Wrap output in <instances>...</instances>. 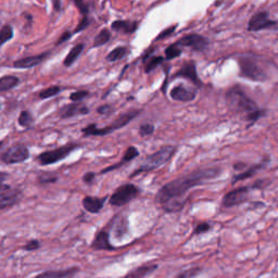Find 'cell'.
Here are the masks:
<instances>
[{
    "instance_id": "obj_1",
    "label": "cell",
    "mask_w": 278,
    "mask_h": 278,
    "mask_svg": "<svg viewBox=\"0 0 278 278\" xmlns=\"http://www.w3.org/2000/svg\"><path fill=\"white\" fill-rule=\"evenodd\" d=\"M220 173L218 167L201 168L175 179L159 189L156 202L167 213L179 212L186 204V195L190 189L216 179Z\"/></svg>"
},
{
    "instance_id": "obj_2",
    "label": "cell",
    "mask_w": 278,
    "mask_h": 278,
    "mask_svg": "<svg viewBox=\"0 0 278 278\" xmlns=\"http://www.w3.org/2000/svg\"><path fill=\"white\" fill-rule=\"evenodd\" d=\"M227 100L229 106L235 111L245 113L249 121L254 122L261 117V111L258 106L250 98L247 97L242 90L237 88L230 89L227 94Z\"/></svg>"
},
{
    "instance_id": "obj_3",
    "label": "cell",
    "mask_w": 278,
    "mask_h": 278,
    "mask_svg": "<svg viewBox=\"0 0 278 278\" xmlns=\"http://www.w3.org/2000/svg\"><path fill=\"white\" fill-rule=\"evenodd\" d=\"M176 152V147L174 146H164L162 147L161 149L156 151L154 153L150 154V156L147 157L143 163L137 167L136 171H134L130 175V177L137 176L142 173L151 172L157 169L158 167L164 165L166 162L172 159Z\"/></svg>"
},
{
    "instance_id": "obj_4",
    "label": "cell",
    "mask_w": 278,
    "mask_h": 278,
    "mask_svg": "<svg viewBox=\"0 0 278 278\" xmlns=\"http://www.w3.org/2000/svg\"><path fill=\"white\" fill-rule=\"evenodd\" d=\"M139 114H141V111H139V110H132V111L120 115V118H118L117 120L113 121L111 124L107 125L106 127L98 128L96 124H90L87 127L83 128L82 133L84 134L85 137H88V136H107V135H109V134L115 132V130L125 127L134 119H136Z\"/></svg>"
},
{
    "instance_id": "obj_5",
    "label": "cell",
    "mask_w": 278,
    "mask_h": 278,
    "mask_svg": "<svg viewBox=\"0 0 278 278\" xmlns=\"http://www.w3.org/2000/svg\"><path fill=\"white\" fill-rule=\"evenodd\" d=\"M240 75L252 81L262 82L268 79V72L263 60L258 57H242L239 59Z\"/></svg>"
},
{
    "instance_id": "obj_6",
    "label": "cell",
    "mask_w": 278,
    "mask_h": 278,
    "mask_svg": "<svg viewBox=\"0 0 278 278\" xmlns=\"http://www.w3.org/2000/svg\"><path fill=\"white\" fill-rule=\"evenodd\" d=\"M79 148H81V146L79 144H68L65 146H61L59 148H56L53 150L44 151L37 157V162L43 166L55 164L60 161L64 160L74 150Z\"/></svg>"
},
{
    "instance_id": "obj_7",
    "label": "cell",
    "mask_w": 278,
    "mask_h": 278,
    "mask_svg": "<svg viewBox=\"0 0 278 278\" xmlns=\"http://www.w3.org/2000/svg\"><path fill=\"white\" fill-rule=\"evenodd\" d=\"M139 194H141V190L134 184H124L121 185L120 187L115 189V191L109 198V203L112 206L121 207L132 202L135 200Z\"/></svg>"
},
{
    "instance_id": "obj_8",
    "label": "cell",
    "mask_w": 278,
    "mask_h": 278,
    "mask_svg": "<svg viewBox=\"0 0 278 278\" xmlns=\"http://www.w3.org/2000/svg\"><path fill=\"white\" fill-rule=\"evenodd\" d=\"M29 159V150L25 145L17 144L6 149L0 154V160L5 164H19Z\"/></svg>"
},
{
    "instance_id": "obj_9",
    "label": "cell",
    "mask_w": 278,
    "mask_h": 278,
    "mask_svg": "<svg viewBox=\"0 0 278 278\" xmlns=\"http://www.w3.org/2000/svg\"><path fill=\"white\" fill-rule=\"evenodd\" d=\"M254 189L253 186H244L236 189L230 190L229 192L223 197L222 205L226 208L237 206L244 202H247L249 199L250 191Z\"/></svg>"
},
{
    "instance_id": "obj_10",
    "label": "cell",
    "mask_w": 278,
    "mask_h": 278,
    "mask_svg": "<svg viewBox=\"0 0 278 278\" xmlns=\"http://www.w3.org/2000/svg\"><path fill=\"white\" fill-rule=\"evenodd\" d=\"M23 194L18 188H13L10 185L5 184L4 188L0 190V211L8 210L20 203Z\"/></svg>"
},
{
    "instance_id": "obj_11",
    "label": "cell",
    "mask_w": 278,
    "mask_h": 278,
    "mask_svg": "<svg viewBox=\"0 0 278 278\" xmlns=\"http://www.w3.org/2000/svg\"><path fill=\"white\" fill-rule=\"evenodd\" d=\"M108 228L114 234L115 238H122L128 234L129 222L125 215H115L113 219L108 223ZM109 231V233H110Z\"/></svg>"
},
{
    "instance_id": "obj_12",
    "label": "cell",
    "mask_w": 278,
    "mask_h": 278,
    "mask_svg": "<svg viewBox=\"0 0 278 278\" xmlns=\"http://www.w3.org/2000/svg\"><path fill=\"white\" fill-rule=\"evenodd\" d=\"M90 247L95 251H113L117 249L110 242V233L105 229L97 231Z\"/></svg>"
},
{
    "instance_id": "obj_13",
    "label": "cell",
    "mask_w": 278,
    "mask_h": 278,
    "mask_svg": "<svg viewBox=\"0 0 278 278\" xmlns=\"http://www.w3.org/2000/svg\"><path fill=\"white\" fill-rule=\"evenodd\" d=\"M277 25V22L269 19L268 14L266 12H259L258 14L251 18L248 24V29L252 32H257V30L269 28Z\"/></svg>"
},
{
    "instance_id": "obj_14",
    "label": "cell",
    "mask_w": 278,
    "mask_h": 278,
    "mask_svg": "<svg viewBox=\"0 0 278 278\" xmlns=\"http://www.w3.org/2000/svg\"><path fill=\"white\" fill-rule=\"evenodd\" d=\"M177 46H185V47H190L196 51H202L207 47V41L204 37L197 35V34H191L183 37L177 43H175Z\"/></svg>"
},
{
    "instance_id": "obj_15",
    "label": "cell",
    "mask_w": 278,
    "mask_h": 278,
    "mask_svg": "<svg viewBox=\"0 0 278 278\" xmlns=\"http://www.w3.org/2000/svg\"><path fill=\"white\" fill-rule=\"evenodd\" d=\"M89 113V109L80 102H72L65 105L59 110V117L61 119H70L77 117V115H86Z\"/></svg>"
},
{
    "instance_id": "obj_16",
    "label": "cell",
    "mask_w": 278,
    "mask_h": 278,
    "mask_svg": "<svg viewBox=\"0 0 278 278\" xmlns=\"http://www.w3.org/2000/svg\"><path fill=\"white\" fill-rule=\"evenodd\" d=\"M50 55V52H44L41 53V55L37 56H30V57H25V58H21L15 60L12 66L14 68H30V67H35L37 65H40L42 62L48 58Z\"/></svg>"
},
{
    "instance_id": "obj_17",
    "label": "cell",
    "mask_w": 278,
    "mask_h": 278,
    "mask_svg": "<svg viewBox=\"0 0 278 278\" xmlns=\"http://www.w3.org/2000/svg\"><path fill=\"white\" fill-rule=\"evenodd\" d=\"M108 199H109V197H107V196L102 197V198L86 196L83 198L82 204L87 212H89L91 214H98L103 208Z\"/></svg>"
},
{
    "instance_id": "obj_18",
    "label": "cell",
    "mask_w": 278,
    "mask_h": 278,
    "mask_svg": "<svg viewBox=\"0 0 278 278\" xmlns=\"http://www.w3.org/2000/svg\"><path fill=\"white\" fill-rule=\"evenodd\" d=\"M80 273V267L73 266L64 269H53L36 275L34 278H74Z\"/></svg>"
},
{
    "instance_id": "obj_19",
    "label": "cell",
    "mask_w": 278,
    "mask_h": 278,
    "mask_svg": "<svg viewBox=\"0 0 278 278\" xmlns=\"http://www.w3.org/2000/svg\"><path fill=\"white\" fill-rule=\"evenodd\" d=\"M197 95V92L194 89H190L185 87L184 85H179V86H175L171 92H169V96L173 100H176V101H191L194 100Z\"/></svg>"
},
{
    "instance_id": "obj_20",
    "label": "cell",
    "mask_w": 278,
    "mask_h": 278,
    "mask_svg": "<svg viewBox=\"0 0 278 278\" xmlns=\"http://www.w3.org/2000/svg\"><path fill=\"white\" fill-rule=\"evenodd\" d=\"M138 156H139L138 149L136 148V147H134V146H130V147H128V148L126 149L124 156H123V158L121 159V161L119 162V163L106 167L105 169H102V171H101V174H107V173H109V172L115 171V169L122 167L123 165H125L126 163H128V162H130L132 160L136 159Z\"/></svg>"
},
{
    "instance_id": "obj_21",
    "label": "cell",
    "mask_w": 278,
    "mask_h": 278,
    "mask_svg": "<svg viewBox=\"0 0 278 278\" xmlns=\"http://www.w3.org/2000/svg\"><path fill=\"white\" fill-rule=\"evenodd\" d=\"M158 268V264H146L139 267H136L132 271H129L124 277L122 278H146L151 275L153 272H156Z\"/></svg>"
},
{
    "instance_id": "obj_22",
    "label": "cell",
    "mask_w": 278,
    "mask_h": 278,
    "mask_svg": "<svg viewBox=\"0 0 278 278\" xmlns=\"http://www.w3.org/2000/svg\"><path fill=\"white\" fill-rule=\"evenodd\" d=\"M137 21H124V20H117L111 24V28L124 34H133L138 28Z\"/></svg>"
},
{
    "instance_id": "obj_23",
    "label": "cell",
    "mask_w": 278,
    "mask_h": 278,
    "mask_svg": "<svg viewBox=\"0 0 278 278\" xmlns=\"http://www.w3.org/2000/svg\"><path fill=\"white\" fill-rule=\"evenodd\" d=\"M176 77H185V79H188L190 80L191 82H194L195 84L199 85L200 83V80L199 77L197 75V71H196V65L194 62H189V63H186L185 64L179 72L176 73L175 75Z\"/></svg>"
},
{
    "instance_id": "obj_24",
    "label": "cell",
    "mask_w": 278,
    "mask_h": 278,
    "mask_svg": "<svg viewBox=\"0 0 278 278\" xmlns=\"http://www.w3.org/2000/svg\"><path fill=\"white\" fill-rule=\"evenodd\" d=\"M20 84V79L14 75H6L0 77V92L11 90Z\"/></svg>"
},
{
    "instance_id": "obj_25",
    "label": "cell",
    "mask_w": 278,
    "mask_h": 278,
    "mask_svg": "<svg viewBox=\"0 0 278 278\" xmlns=\"http://www.w3.org/2000/svg\"><path fill=\"white\" fill-rule=\"evenodd\" d=\"M84 48H85L84 44L75 45L74 47L71 50H70V52L67 53V56L65 57V59L63 61V65L66 66V67L71 66L75 62V61L79 59V57L81 56V53L83 52Z\"/></svg>"
},
{
    "instance_id": "obj_26",
    "label": "cell",
    "mask_w": 278,
    "mask_h": 278,
    "mask_svg": "<svg viewBox=\"0 0 278 278\" xmlns=\"http://www.w3.org/2000/svg\"><path fill=\"white\" fill-rule=\"evenodd\" d=\"M263 166H264V164H262V163L252 165L251 167H249L248 169H246V171L241 172L240 174L235 175L233 177V180H231V184H235V183H238V182H240V181L250 179V177H252L253 175H256V173L259 171V169H261Z\"/></svg>"
},
{
    "instance_id": "obj_27",
    "label": "cell",
    "mask_w": 278,
    "mask_h": 278,
    "mask_svg": "<svg viewBox=\"0 0 278 278\" xmlns=\"http://www.w3.org/2000/svg\"><path fill=\"white\" fill-rule=\"evenodd\" d=\"M128 55V48L124 46H119V47L114 48L109 55L107 56V60L109 62H117L119 60L124 59Z\"/></svg>"
},
{
    "instance_id": "obj_28",
    "label": "cell",
    "mask_w": 278,
    "mask_h": 278,
    "mask_svg": "<svg viewBox=\"0 0 278 278\" xmlns=\"http://www.w3.org/2000/svg\"><path fill=\"white\" fill-rule=\"evenodd\" d=\"M111 40V32L108 28H103L101 32H100L94 40V45H92V47L97 48L100 47V46H103L106 44H108Z\"/></svg>"
},
{
    "instance_id": "obj_29",
    "label": "cell",
    "mask_w": 278,
    "mask_h": 278,
    "mask_svg": "<svg viewBox=\"0 0 278 278\" xmlns=\"http://www.w3.org/2000/svg\"><path fill=\"white\" fill-rule=\"evenodd\" d=\"M13 37V28L11 25L6 24L0 29V47H2L3 45H5L6 43L9 42L10 40H12Z\"/></svg>"
},
{
    "instance_id": "obj_30",
    "label": "cell",
    "mask_w": 278,
    "mask_h": 278,
    "mask_svg": "<svg viewBox=\"0 0 278 278\" xmlns=\"http://www.w3.org/2000/svg\"><path fill=\"white\" fill-rule=\"evenodd\" d=\"M18 122L20 126L22 127H25V128H28L30 125L33 124V117L32 114H30L28 111H22L19 115V119H18Z\"/></svg>"
},
{
    "instance_id": "obj_31",
    "label": "cell",
    "mask_w": 278,
    "mask_h": 278,
    "mask_svg": "<svg viewBox=\"0 0 278 278\" xmlns=\"http://www.w3.org/2000/svg\"><path fill=\"white\" fill-rule=\"evenodd\" d=\"M61 90H62V88H61L60 86H51L48 88H45L40 92V98L41 99H48L51 97H55L58 94H60Z\"/></svg>"
},
{
    "instance_id": "obj_32",
    "label": "cell",
    "mask_w": 278,
    "mask_h": 278,
    "mask_svg": "<svg viewBox=\"0 0 278 278\" xmlns=\"http://www.w3.org/2000/svg\"><path fill=\"white\" fill-rule=\"evenodd\" d=\"M201 272H202L201 267H191L188 269H185V271L181 272L180 274H177L175 278H195Z\"/></svg>"
},
{
    "instance_id": "obj_33",
    "label": "cell",
    "mask_w": 278,
    "mask_h": 278,
    "mask_svg": "<svg viewBox=\"0 0 278 278\" xmlns=\"http://www.w3.org/2000/svg\"><path fill=\"white\" fill-rule=\"evenodd\" d=\"M163 61H164L163 57H151L148 62H147V64H146L145 72L146 73H150L151 71H153L154 68H157L162 62H163Z\"/></svg>"
},
{
    "instance_id": "obj_34",
    "label": "cell",
    "mask_w": 278,
    "mask_h": 278,
    "mask_svg": "<svg viewBox=\"0 0 278 278\" xmlns=\"http://www.w3.org/2000/svg\"><path fill=\"white\" fill-rule=\"evenodd\" d=\"M182 55V50L179 48V46L176 44H173L165 49V59L166 60H172Z\"/></svg>"
},
{
    "instance_id": "obj_35",
    "label": "cell",
    "mask_w": 278,
    "mask_h": 278,
    "mask_svg": "<svg viewBox=\"0 0 278 278\" xmlns=\"http://www.w3.org/2000/svg\"><path fill=\"white\" fill-rule=\"evenodd\" d=\"M212 228H213V226L210 223L202 222V223L198 224V225L196 226V228L194 230V235H203V234L207 233V231H210Z\"/></svg>"
},
{
    "instance_id": "obj_36",
    "label": "cell",
    "mask_w": 278,
    "mask_h": 278,
    "mask_svg": "<svg viewBox=\"0 0 278 278\" xmlns=\"http://www.w3.org/2000/svg\"><path fill=\"white\" fill-rule=\"evenodd\" d=\"M58 176L53 175L51 173H44L42 174L40 177H38V181L42 185H46V184H53L58 182Z\"/></svg>"
},
{
    "instance_id": "obj_37",
    "label": "cell",
    "mask_w": 278,
    "mask_h": 278,
    "mask_svg": "<svg viewBox=\"0 0 278 278\" xmlns=\"http://www.w3.org/2000/svg\"><path fill=\"white\" fill-rule=\"evenodd\" d=\"M88 95H89L88 90H79V91L72 92V94L70 95V100H72V102H80Z\"/></svg>"
},
{
    "instance_id": "obj_38",
    "label": "cell",
    "mask_w": 278,
    "mask_h": 278,
    "mask_svg": "<svg viewBox=\"0 0 278 278\" xmlns=\"http://www.w3.org/2000/svg\"><path fill=\"white\" fill-rule=\"evenodd\" d=\"M138 133L142 137H146V136H150L154 133V126L152 124H148V123H146V124L141 125L138 129Z\"/></svg>"
},
{
    "instance_id": "obj_39",
    "label": "cell",
    "mask_w": 278,
    "mask_h": 278,
    "mask_svg": "<svg viewBox=\"0 0 278 278\" xmlns=\"http://www.w3.org/2000/svg\"><path fill=\"white\" fill-rule=\"evenodd\" d=\"M89 25H90V20L88 18V15H85V17H83V19L81 20V22L79 23V24H77L76 28L73 30V35L82 32V30H84V29H86Z\"/></svg>"
},
{
    "instance_id": "obj_40",
    "label": "cell",
    "mask_w": 278,
    "mask_h": 278,
    "mask_svg": "<svg viewBox=\"0 0 278 278\" xmlns=\"http://www.w3.org/2000/svg\"><path fill=\"white\" fill-rule=\"evenodd\" d=\"M41 241L37 240V239H33V240H29L24 247H23V250L25 251H28V252H32V251H35L37 249L41 248Z\"/></svg>"
},
{
    "instance_id": "obj_41",
    "label": "cell",
    "mask_w": 278,
    "mask_h": 278,
    "mask_svg": "<svg viewBox=\"0 0 278 278\" xmlns=\"http://www.w3.org/2000/svg\"><path fill=\"white\" fill-rule=\"evenodd\" d=\"M73 2H74L77 9H79L80 12L83 14V17H85V15L88 14L89 8H88L87 4L85 3V0H73Z\"/></svg>"
},
{
    "instance_id": "obj_42",
    "label": "cell",
    "mask_w": 278,
    "mask_h": 278,
    "mask_svg": "<svg viewBox=\"0 0 278 278\" xmlns=\"http://www.w3.org/2000/svg\"><path fill=\"white\" fill-rule=\"evenodd\" d=\"M175 28H176V25H174V26H171V27H168V28L164 29V30H163V32H162V33H160V34H159V35L157 36V38H156V41H161V40H164V38L168 37L169 35H171V34H173V33H174V30H175Z\"/></svg>"
},
{
    "instance_id": "obj_43",
    "label": "cell",
    "mask_w": 278,
    "mask_h": 278,
    "mask_svg": "<svg viewBox=\"0 0 278 278\" xmlns=\"http://www.w3.org/2000/svg\"><path fill=\"white\" fill-rule=\"evenodd\" d=\"M72 35H73V33L68 32V30H64V32L62 33V35H61V36L59 37V40H58V42L56 43V45H57V46H60L61 44H63L64 42L68 41L70 38L72 37Z\"/></svg>"
},
{
    "instance_id": "obj_44",
    "label": "cell",
    "mask_w": 278,
    "mask_h": 278,
    "mask_svg": "<svg viewBox=\"0 0 278 278\" xmlns=\"http://www.w3.org/2000/svg\"><path fill=\"white\" fill-rule=\"evenodd\" d=\"M95 177H96V174L94 172H87L86 174H85L83 176V182L85 184H91V183H94L95 181Z\"/></svg>"
},
{
    "instance_id": "obj_45",
    "label": "cell",
    "mask_w": 278,
    "mask_h": 278,
    "mask_svg": "<svg viewBox=\"0 0 278 278\" xmlns=\"http://www.w3.org/2000/svg\"><path fill=\"white\" fill-rule=\"evenodd\" d=\"M110 111H111V106H109V105H103V106H100V107L98 108V109H97V112H98V113H100V114H103V115L108 114V113H109Z\"/></svg>"
},
{
    "instance_id": "obj_46",
    "label": "cell",
    "mask_w": 278,
    "mask_h": 278,
    "mask_svg": "<svg viewBox=\"0 0 278 278\" xmlns=\"http://www.w3.org/2000/svg\"><path fill=\"white\" fill-rule=\"evenodd\" d=\"M154 52V48H150L147 50L145 53H144V56H143V61L144 62H147V60H149L151 57H152V53Z\"/></svg>"
},
{
    "instance_id": "obj_47",
    "label": "cell",
    "mask_w": 278,
    "mask_h": 278,
    "mask_svg": "<svg viewBox=\"0 0 278 278\" xmlns=\"http://www.w3.org/2000/svg\"><path fill=\"white\" fill-rule=\"evenodd\" d=\"M53 6H55V9L57 11H59L60 8H61V2H60V0H53Z\"/></svg>"
},
{
    "instance_id": "obj_48",
    "label": "cell",
    "mask_w": 278,
    "mask_h": 278,
    "mask_svg": "<svg viewBox=\"0 0 278 278\" xmlns=\"http://www.w3.org/2000/svg\"><path fill=\"white\" fill-rule=\"evenodd\" d=\"M0 177H8V174L4 173V172H0Z\"/></svg>"
}]
</instances>
